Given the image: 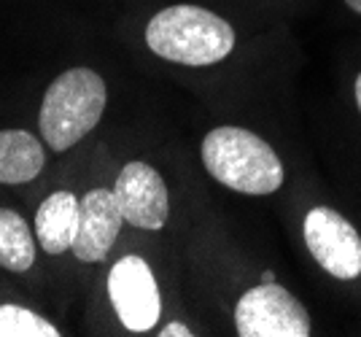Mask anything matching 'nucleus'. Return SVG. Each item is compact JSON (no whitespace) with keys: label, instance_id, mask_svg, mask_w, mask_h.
Here are the masks:
<instances>
[{"label":"nucleus","instance_id":"obj_1","mask_svg":"<svg viewBox=\"0 0 361 337\" xmlns=\"http://www.w3.org/2000/svg\"><path fill=\"white\" fill-rule=\"evenodd\" d=\"M149 49L176 65H216L235 49L232 25L202 6H170L151 16L146 27Z\"/></svg>","mask_w":361,"mask_h":337},{"label":"nucleus","instance_id":"obj_2","mask_svg":"<svg viewBox=\"0 0 361 337\" xmlns=\"http://www.w3.org/2000/svg\"><path fill=\"white\" fill-rule=\"evenodd\" d=\"M200 154L213 178L240 195H272L283 184V162L251 130L216 127L202 138Z\"/></svg>","mask_w":361,"mask_h":337},{"label":"nucleus","instance_id":"obj_3","mask_svg":"<svg viewBox=\"0 0 361 337\" xmlns=\"http://www.w3.org/2000/svg\"><path fill=\"white\" fill-rule=\"evenodd\" d=\"M108 90L100 73L71 68L49 84L38 114L41 135L51 152H68L97 127L106 111Z\"/></svg>","mask_w":361,"mask_h":337},{"label":"nucleus","instance_id":"obj_4","mask_svg":"<svg viewBox=\"0 0 361 337\" xmlns=\"http://www.w3.org/2000/svg\"><path fill=\"white\" fill-rule=\"evenodd\" d=\"M235 326L240 337H307L310 316L291 291L264 281L238 300Z\"/></svg>","mask_w":361,"mask_h":337},{"label":"nucleus","instance_id":"obj_5","mask_svg":"<svg viewBox=\"0 0 361 337\" xmlns=\"http://www.w3.org/2000/svg\"><path fill=\"white\" fill-rule=\"evenodd\" d=\"M305 243L331 278L356 281L361 276V235L334 208L318 205L305 216Z\"/></svg>","mask_w":361,"mask_h":337},{"label":"nucleus","instance_id":"obj_6","mask_svg":"<svg viewBox=\"0 0 361 337\" xmlns=\"http://www.w3.org/2000/svg\"><path fill=\"white\" fill-rule=\"evenodd\" d=\"M108 297L116 307L119 321L130 332H149L159 321L162 297L154 273L135 254L119 259L108 273Z\"/></svg>","mask_w":361,"mask_h":337},{"label":"nucleus","instance_id":"obj_7","mask_svg":"<svg viewBox=\"0 0 361 337\" xmlns=\"http://www.w3.org/2000/svg\"><path fill=\"white\" fill-rule=\"evenodd\" d=\"M114 195L124 216V224L137 230H162L170 216L165 178L146 162H127L116 176Z\"/></svg>","mask_w":361,"mask_h":337},{"label":"nucleus","instance_id":"obj_8","mask_svg":"<svg viewBox=\"0 0 361 337\" xmlns=\"http://www.w3.org/2000/svg\"><path fill=\"white\" fill-rule=\"evenodd\" d=\"M124 224L114 189H90L78 200V230L73 238V254L81 262H103L116 243Z\"/></svg>","mask_w":361,"mask_h":337},{"label":"nucleus","instance_id":"obj_9","mask_svg":"<svg viewBox=\"0 0 361 337\" xmlns=\"http://www.w3.org/2000/svg\"><path fill=\"white\" fill-rule=\"evenodd\" d=\"M78 230V197L73 192H51L35 214V238L46 254L57 257L73 245Z\"/></svg>","mask_w":361,"mask_h":337},{"label":"nucleus","instance_id":"obj_10","mask_svg":"<svg viewBox=\"0 0 361 337\" xmlns=\"http://www.w3.org/2000/svg\"><path fill=\"white\" fill-rule=\"evenodd\" d=\"M46 165L41 140L25 130H0V184H27Z\"/></svg>","mask_w":361,"mask_h":337},{"label":"nucleus","instance_id":"obj_11","mask_svg":"<svg viewBox=\"0 0 361 337\" xmlns=\"http://www.w3.org/2000/svg\"><path fill=\"white\" fill-rule=\"evenodd\" d=\"M35 262V238L30 224L11 208H0V267L14 273L30 270Z\"/></svg>","mask_w":361,"mask_h":337},{"label":"nucleus","instance_id":"obj_12","mask_svg":"<svg viewBox=\"0 0 361 337\" xmlns=\"http://www.w3.org/2000/svg\"><path fill=\"white\" fill-rule=\"evenodd\" d=\"M57 326L22 305H0V337H57Z\"/></svg>","mask_w":361,"mask_h":337},{"label":"nucleus","instance_id":"obj_13","mask_svg":"<svg viewBox=\"0 0 361 337\" xmlns=\"http://www.w3.org/2000/svg\"><path fill=\"white\" fill-rule=\"evenodd\" d=\"M159 335H162V337H178V335L180 337H189L192 332H189L183 324H167V326L162 329V332H159Z\"/></svg>","mask_w":361,"mask_h":337},{"label":"nucleus","instance_id":"obj_14","mask_svg":"<svg viewBox=\"0 0 361 337\" xmlns=\"http://www.w3.org/2000/svg\"><path fill=\"white\" fill-rule=\"evenodd\" d=\"M348 3V8H353L356 14H361V0H345Z\"/></svg>","mask_w":361,"mask_h":337},{"label":"nucleus","instance_id":"obj_15","mask_svg":"<svg viewBox=\"0 0 361 337\" xmlns=\"http://www.w3.org/2000/svg\"><path fill=\"white\" fill-rule=\"evenodd\" d=\"M356 103H359V111H361V73L356 78Z\"/></svg>","mask_w":361,"mask_h":337}]
</instances>
